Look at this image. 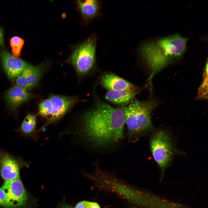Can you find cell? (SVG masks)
Instances as JSON below:
<instances>
[{"mask_svg": "<svg viewBox=\"0 0 208 208\" xmlns=\"http://www.w3.org/2000/svg\"><path fill=\"white\" fill-rule=\"evenodd\" d=\"M82 120L83 134L97 146L116 143L123 137L125 118L121 109L99 102L83 115Z\"/></svg>", "mask_w": 208, "mask_h": 208, "instance_id": "1", "label": "cell"}, {"mask_svg": "<svg viewBox=\"0 0 208 208\" xmlns=\"http://www.w3.org/2000/svg\"><path fill=\"white\" fill-rule=\"evenodd\" d=\"M188 40L177 34L158 38L142 46L141 55L151 71L150 81L156 73L183 56Z\"/></svg>", "mask_w": 208, "mask_h": 208, "instance_id": "2", "label": "cell"}, {"mask_svg": "<svg viewBox=\"0 0 208 208\" xmlns=\"http://www.w3.org/2000/svg\"><path fill=\"white\" fill-rule=\"evenodd\" d=\"M157 104L153 101H136L121 109L124 114L128 135L133 141L153 130L151 115Z\"/></svg>", "mask_w": 208, "mask_h": 208, "instance_id": "3", "label": "cell"}, {"mask_svg": "<svg viewBox=\"0 0 208 208\" xmlns=\"http://www.w3.org/2000/svg\"><path fill=\"white\" fill-rule=\"evenodd\" d=\"M96 41L92 37L77 45L66 62L74 67L79 76L88 73L94 66L95 59Z\"/></svg>", "mask_w": 208, "mask_h": 208, "instance_id": "4", "label": "cell"}, {"mask_svg": "<svg viewBox=\"0 0 208 208\" xmlns=\"http://www.w3.org/2000/svg\"><path fill=\"white\" fill-rule=\"evenodd\" d=\"M150 147L153 157L161 170L162 177L175 153L170 136L164 130L156 132L151 139Z\"/></svg>", "mask_w": 208, "mask_h": 208, "instance_id": "5", "label": "cell"}, {"mask_svg": "<svg viewBox=\"0 0 208 208\" xmlns=\"http://www.w3.org/2000/svg\"><path fill=\"white\" fill-rule=\"evenodd\" d=\"M1 187L5 194V207L18 208L26 203L27 195L20 178L5 181Z\"/></svg>", "mask_w": 208, "mask_h": 208, "instance_id": "6", "label": "cell"}, {"mask_svg": "<svg viewBox=\"0 0 208 208\" xmlns=\"http://www.w3.org/2000/svg\"><path fill=\"white\" fill-rule=\"evenodd\" d=\"M29 166L28 162L21 158L15 157L5 151L0 150V174L5 181L20 178V169Z\"/></svg>", "mask_w": 208, "mask_h": 208, "instance_id": "7", "label": "cell"}, {"mask_svg": "<svg viewBox=\"0 0 208 208\" xmlns=\"http://www.w3.org/2000/svg\"><path fill=\"white\" fill-rule=\"evenodd\" d=\"M50 103L49 116L47 123H51L59 119L75 104L80 100L75 96L52 95L48 98Z\"/></svg>", "mask_w": 208, "mask_h": 208, "instance_id": "8", "label": "cell"}, {"mask_svg": "<svg viewBox=\"0 0 208 208\" xmlns=\"http://www.w3.org/2000/svg\"><path fill=\"white\" fill-rule=\"evenodd\" d=\"M0 60L8 77L12 79L19 77L29 64L25 60L13 56L8 51L0 49Z\"/></svg>", "mask_w": 208, "mask_h": 208, "instance_id": "9", "label": "cell"}, {"mask_svg": "<svg viewBox=\"0 0 208 208\" xmlns=\"http://www.w3.org/2000/svg\"><path fill=\"white\" fill-rule=\"evenodd\" d=\"M45 64L35 66L29 64L21 75L17 78V85L26 89H32L37 84L44 71Z\"/></svg>", "mask_w": 208, "mask_h": 208, "instance_id": "10", "label": "cell"}, {"mask_svg": "<svg viewBox=\"0 0 208 208\" xmlns=\"http://www.w3.org/2000/svg\"><path fill=\"white\" fill-rule=\"evenodd\" d=\"M102 86L108 90L139 91V88L131 83L113 74L104 75L101 79Z\"/></svg>", "mask_w": 208, "mask_h": 208, "instance_id": "11", "label": "cell"}, {"mask_svg": "<svg viewBox=\"0 0 208 208\" xmlns=\"http://www.w3.org/2000/svg\"><path fill=\"white\" fill-rule=\"evenodd\" d=\"M33 97V95L27 92L26 89L19 86H14L6 93L5 99L10 109L12 111L23 103Z\"/></svg>", "mask_w": 208, "mask_h": 208, "instance_id": "12", "label": "cell"}, {"mask_svg": "<svg viewBox=\"0 0 208 208\" xmlns=\"http://www.w3.org/2000/svg\"><path fill=\"white\" fill-rule=\"evenodd\" d=\"M76 3L82 17L85 20L92 19L98 13L99 4L97 0H78Z\"/></svg>", "mask_w": 208, "mask_h": 208, "instance_id": "13", "label": "cell"}, {"mask_svg": "<svg viewBox=\"0 0 208 208\" xmlns=\"http://www.w3.org/2000/svg\"><path fill=\"white\" fill-rule=\"evenodd\" d=\"M139 91L108 90L105 97L108 101L114 104L125 105L132 101Z\"/></svg>", "mask_w": 208, "mask_h": 208, "instance_id": "14", "label": "cell"}, {"mask_svg": "<svg viewBox=\"0 0 208 208\" xmlns=\"http://www.w3.org/2000/svg\"><path fill=\"white\" fill-rule=\"evenodd\" d=\"M36 119L35 115L28 114L24 119L19 128L16 131L25 137L32 135L35 132L36 128Z\"/></svg>", "mask_w": 208, "mask_h": 208, "instance_id": "15", "label": "cell"}, {"mask_svg": "<svg viewBox=\"0 0 208 208\" xmlns=\"http://www.w3.org/2000/svg\"><path fill=\"white\" fill-rule=\"evenodd\" d=\"M10 43L12 54L14 57H18L21 55V52L24 43V40L19 36H14L11 38Z\"/></svg>", "mask_w": 208, "mask_h": 208, "instance_id": "16", "label": "cell"}, {"mask_svg": "<svg viewBox=\"0 0 208 208\" xmlns=\"http://www.w3.org/2000/svg\"><path fill=\"white\" fill-rule=\"evenodd\" d=\"M207 62L203 75V80L198 90V97L199 98L203 99L207 97L206 90L207 91Z\"/></svg>", "mask_w": 208, "mask_h": 208, "instance_id": "17", "label": "cell"}, {"mask_svg": "<svg viewBox=\"0 0 208 208\" xmlns=\"http://www.w3.org/2000/svg\"><path fill=\"white\" fill-rule=\"evenodd\" d=\"M74 208H101L97 203L87 201L79 202Z\"/></svg>", "mask_w": 208, "mask_h": 208, "instance_id": "18", "label": "cell"}, {"mask_svg": "<svg viewBox=\"0 0 208 208\" xmlns=\"http://www.w3.org/2000/svg\"><path fill=\"white\" fill-rule=\"evenodd\" d=\"M5 194L3 189L0 188V205L4 207L5 203Z\"/></svg>", "mask_w": 208, "mask_h": 208, "instance_id": "19", "label": "cell"}, {"mask_svg": "<svg viewBox=\"0 0 208 208\" xmlns=\"http://www.w3.org/2000/svg\"><path fill=\"white\" fill-rule=\"evenodd\" d=\"M4 46V40L3 30L0 26V46L3 47Z\"/></svg>", "mask_w": 208, "mask_h": 208, "instance_id": "20", "label": "cell"}]
</instances>
